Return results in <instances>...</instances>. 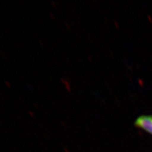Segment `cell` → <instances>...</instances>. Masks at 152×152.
<instances>
[{
	"mask_svg": "<svg viewBox=\"0 0 152 152\" xmlns=\"http://www.w3.org/2000/svg\"><path fill=\"white\" fill-rule=\"evenodd\" d=\"M51 4H52V6H53L54 8H56V1H51Z\"/></svg>",
	"mask_w": 152,
	"mask_h": 152,
	"instance_id": "obj_5",
	"label": "cell"
},
{
	"mask_svg": "<svg viewBox=\"0 0 152 152\" xmlns=\"http://www.w3.org/2000/svg\"><path fill=\"white\" fill-rule=\"evenodd\" d=\"M39 44L41 45V46H43L44 45V42H43V41H42V40L39 39Z\"/></svg>",
	"mask_w": 152,
	"mask_h": 152,
	"instance_id": "obj_6",
	"label": "cell"
},
{
	"mask_svg": "<svg viewBox=\"0 0 152 152\" xmlns=\"http://www.w3.org/2000/svg\"><path fill=\"white\" fill-rule=\"evenodd\" d=\"M34 105L35 106V107H36V108H37V104H36V103H34Z\"/></svg>",
	"mask_w": 152,
	"mask_h": 152,
	"instance_id": "obj_7",
	"label": "cell"
},
{
	"mask_svg": "<svg viewBox=\"0 0 152 152\" xmlns=\"http://www.w3.org/2000/svg\"><path fill=\"white\" fill-rule=\"evenodd\" d=\"M50 17L52 19H53V20H54V19L56 18V15H55V14L53 12H50Z\"/></svg>",
	"mask_w": 152,
	"mask_h": 152,
	"instance_id": "obj_4",
	"label": "cell"
},
{
	"mask_svg": "<svg viewBox=\"0 0 152 152\" xmlns=\"http://www.w3.org/2000/svg\"><path fill=\"white\" fill-rule=\"evenodd\" d=\"M4 84L7 85V86L8 88H11V84L8 80H4Z\"/></svg>",
	"mask_w": 152,
	"mask_h": 152,
	"instance_id": "obj_3",
	"label": "cell"
},
{
	"mask_svg": "<svg viewBox=\"0 0 152 152\" xmlns=\"http://www.w3.org/2000/svg\"><path fill=\"white\" fill-rule=\"evenodd\" d=\"M28 115H30V117H32V118L35 117V114H34V113L32 111L28 110Z\"/></svg>",
	"mask_w": 152,
	"mask_h": 152,
	"instance_id": "obj_2",
	"label": "cell"
},
{
	"mask_svg": "<svg viewBox=\"0 0 152 152\" xmlns=\"http://www.w3.org/2000/svg\"><path fill=\"white\" fill-rule=\"evenodd\" d=\"M134 125L152 135V114L140 115L136 118Z\"/></svg>",
	"mask_w": 152,
	"mask_h": 152,
	"instance_id": "obj_1",
	"label": "cell"
}]
</instances>
